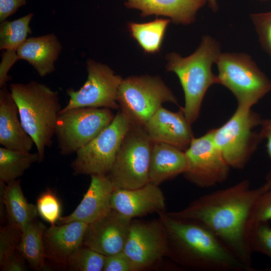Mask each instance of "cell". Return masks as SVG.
Returning <instances> with one entry per match:
<instances>
[{"label":"cell","mask_w":271,"mask_h":271,"mask_svg":"<svg viewBox=\"0 0 271 271\" xmlns=\"http://www.w3.org/2000/svg\"><path fill=\"white\" fill-rule=\"evenodd\" d=\"M270 189L271 186L267 182L251 188L249 181L243 180L201 196L180 211L166 213L205 226L241 261L253 268L249 241L250 220L258 199Z\"/></svg>","instance_id":"obj_1"},{"label":"cell","mask_w":271,"mask_h":271,"mask_svg":"<svg viewBox=\"0 0 271 271\" xmlns=\"http://www.w3.org/2000/svg\"><path fill=\"white\" fill-rule=\"evenodd\" d=\"M167 234L169 255L181 266L199 271H254L241 261L201 223L159 213Z\"/></svg>","instance_id":"obj_2"},{"label":"cell","mask_w":271,"mask_h":271,"mask_svg":"<svg viewBox=\"0 0 271 271\" xmlns=\"http://www.w3.org/2000/svg\"><path fill=\"white\" fill-rule=\"evenodd\" d=\"M221 53L219 43L210 36L204 35L196 50L188 56L183 57L176 52L166 55V70L177 75L182 87L185 97L182 109L190 124L199 115L207 90L211 85L219 84L212 66Z\"/></svg>","instance_id":"obj_3"},{"label":"cell","mask_w":271,"mask_h":271,"mask_svg":"<svg viewBox=\"0 0 271 271\" xmlns=\"http://www.w3.org/2000/svg\"><path fill=\"white\" fill-rule=\"evenodd\" d=\"M10 90L17 105L21 123L32 139L39 157L44 158L55 134L61 107L59 94L36 81L10 85Z\"/></svg>","instance_id":"obj_4"},{"label":"cell","mask_w":271,"mask_h":271,"mask_svg":"<svg viewBox=\"0 0 271 271\" xmlns=\"http://www.w3.org/2000/svg\"><path fill=\"white\" fill-rule=\"evenodd\" d=\"M217 64L219 84L235 97L238 106L251 108L271 90V81L244 53H221Z\"/></svg>","instance_id":"obj_5"},{"label":"cell","mask_w":271,"mask_h":271,"mask_svg":"<svg viewBox=\"0 0 271 271\" xmlns=\"http://www.w3.org/2000/svg\"><path fill=\"white\" fill-rule=\"evenodd\" d=\"M120 110L130 125H144L166 102L178 104L172 90L159 76L142 75L123 79L117 97Z\"/></svg>","instance_id":"obj_6"},{"label":"cell","mask_w":271,"mask_h":271,"mask_svg":"<svg viewBox=\"0 0 271 271\" xmlns=\"http://www.w3.org/2000/svg\"><path fill=\"white\" fill-rule=\"evenodd\" d=\"M153 144L144 125H130L107 174L115 189H135L149 182Z\"/></svg>","instance_id":"obj_7"},{"label":"cell","mask_w":271,"mask_h":271,"mask_svg":"<svg viewBox=\"0 0 271 271\" xmlns=\"http://www.w3.org/2000/svg\"><path fill=\"white\" fill-rule=\"evenodd\" d=\"M261 121L251 108L237 106L225 124L213 129L214 141L230 168L242 169L248 162L263 140L254 130Z\"/></svg>","instance_id":"obj_8"},{"label":"cell","mask_w":271,"mask_h":271,"mask_svg":"<svg viewBox=\"0 0 271 271\" xmlns=\"http://www.w3.org/2000/svg\"><path fill=\"white\" fill-rule=\"evenodd\" d=\"M114 116L111 109L91 107L59 113L55 134L60 153L64 156L76 153L108 125Z\"/></svg>","instance_id":"obj_9"},{"label":"cell","mask_w":271,"mask_h":271,"mask_svg":"<svg viewBox=\"0 0 271 271\" xmlns=\"http://www.w3.org/2000/svg\"><path fill=\"white\" fill-rule=\"evenodd\" d=\"M130 126L119 110L108 125L76 152L71 165L74 174H108Z\"/></svg>","instance_id":"obj_10"},{"label":"cell","mask_w":271,"mask_h":271,"mask_svg":"<svg viewBox=\"0 0 271 271\" xmlns=\"http://www.w3.org/2000/svg\"><path fill=\"white\" fill-rule=\"evenodd\" d=\"M86 68V81L79 89L67 91L69 99L60 113L78 107L119 108L118 93L123 78L107 65L91 59L87 60Z\"/></svg>","instance_id":"obj_11"},{"label":"cell","mask_w":271,"mask_h":271,"mask_svg":"<svg viewBox=\"0 0 271 271\" xmlns=\"http://www.w3.org/2000/svg\"><path fill=\"white\" fill-rule=\"evenodd\" d=\"M187 168L183 174L189 182L202 188L224 182L230 167L216 144L213 129L198 138H193L185 151Z\"/></svg>","instance_id":"obj_12"},{"label":"cell","mask_w":271,"mask_h":271,"mask_svg":"<svg viewBox=\"0 0 271 271\" xmlns=\"http://www.w3.org/2000/svg\"><path fill=\"white\" fill-rule=\"evenodd\" d=\"M123 252L137 271L155 266L169 255L165 228L159 219L131 221Z\"/></svg>","instance_id":"obj_13"},{"label":"cell","mask_w":271,"mask_h":271,"mask_svg":"<svg viewBox=\"0 0 271 271\" xmlns=\"http://www.w3.org/2000/svg\"><path fill=\"white\" fill-rule=\"evenodd\" d=\"M132 219L111 210L88 224L83 245L106 256L123 251Z\"/></svg>","instance_id":"obj_14"},{"label":"cell","mask_w":271,"mask_h":271,"mask_svg":"<svg viewBox=\"0 0 271 271\" xmlns=\"http://www.w3.org/2000/svg\"><path fill=\"white\" fill-rule=\"evenodd\" d=\"M111 208L132 219L165 212V198L159 186L148 182L135 189H115L111 198Z\"/></svg>","instance_id":"obj_15"},{"label":"cell","mask_w":271,"mask_h":271,"mask_svg":"<svg viewBox=\"0 0 271 271\" xmlns=\"http://www.w3.org/2000/svg\"><path fill=\"white\" fill-rule=\"evenodd\" d=\"M114 189L107 174L91 175L89 186L80 203L71 214L61 217L56 224L75 221L90 224L103 217L111 210V198Z\"/></svg>","instance_id":"obj_16"},{"label":"cell","mask_w":271,"mask_h":271,"mask_svg":"<svg viewBox=\"0 0 271 271\" xmlns=\"http://www.w3.org/2000/svg\"><path fill=\"white\" fill-rule=\"evenodd\" d=\"M191 125L182 107L173 112L161 106L144 126L154 142L169 144L185 152L194 138Z\"/></svg>","instance_id":"obj_17"},{"label":"cell","mask_w":271,"mask_h":271,"mask_svg":"<svg viewBox=\"0 0 271 271\" xmlns=\"http://www.w3.org/2000/svg\"><path fill=\"white\" fill-rule=\"evenodd\" d=\"M88 225L75 221L46 228L43 238L47 259L58 267L67 268L70 258L83 246Z\"/></svg>","instance_id":"obj_18"},{"label":"cell","mask_w":271,"mask_h":271,"mask_svg":"<svg viewBox=\"0 0 271 271\" xmlns=\"http://www.w3.org/2000/svg\"><path fill=\"white\" fill-rule=\"evenodd\" d=\"M0 144L2 147L29 152L34 143L24 128L17 105L6 86L0 90Z\"/></svg>","instance_id":"obj_19"},{"label":"cell","mask_w":271,"mask_h":271,"mask_svg":"<svg viewBox=\"0 0 271 271\" xmlns=\"http://www.w3.org/2000/svg\"><path fill=\"white\" fill-rule=\"evenodd\" d=\"M124 1L127 8L140 10L143 17L162 16L175 24L184 25L193 23L197 12L207 2V0Z\"/></svg>","instance_id":"obj_20"},{"label":"cell","mask_w":271,"mask_h":271,"mask_svg":"<svg viewBox=\"0 0 271 271\" xmlns=\"http://www.w3.org/2000/svg\"><path fill=\"white\" fill-rule=\"evenodd\" d=\"M61 50V45L53 34L30 37L18 49L16 60L28 61L41 77H44L55 70L54 63Z\"/></svg>","instance_id":"obj_21"},{"label":"cell","mask_w":271,"mask_h":271,"mask_svg":"<svg viewBox=\"0 0 271 271\" xmlns=\"http://www.w3.org/2000/svg\"><path fill=\"white\" fill-rule=\"evenodd\" d=\"M33 14L12 21H4L0 25V50L4 52L0 64V87L6 86L10 76L8 73L16 62V52L31 33L30 22Z\"/></svg>","instance_id":"obj_22"},{"label":"cell","mask_w":271,"mask_h":271,"mask_svg":"<svg viewBox=\"0 0 271 271\" xmlns=\"http://www.w3.org/2000/svg\"><path fill=\"white\" fill-rule=\"evenodd\" d=\"M186 168L184 151L169 144L154 142L150 163V183L159 186L183 174Z\"/></svg>","instance_id":"obj_23"},{"label":"cell","mask_w":271,"mask_h":271,"mask_svg":"<svg viewBox=\"0 0 271 271\" xmlns=\"http://www.w3.org/2000/svg\"><path fill=\"white\" fill-rule=\"evenodd\" d=\"M2 201L8 215L10 223L17 225L22 231L38 216L36 206L28 202L21 186V180L7 184L1 182Z\"/></svg>","instance_id":"obj_24"},{"label":"cell","mask_w":271,"mask_h":271,"mask_svg":"<svg viewBox=\"0 0 271 271\" xmlns=\"http://www.w3.org/2000/svg\"><path fill=\"white\" fill-rule=\"evenodd\" d=\"M46 226L36 219L27 225L22 231L17 249L35 270L42 269L47 259L44 243Z\"/></svg>","instance_id":"obj_25"},{"label":"cell","mask_w":271,"mask_h":271,"mask_svg":"<svg viewBox=\"0 0 271 271\" xmlns=\"http://www.w3.org/2000/svg\"><path fill=\"white\" fill-rule=\"evenodd\" d=\"M170 19L156 18L144 23L129 22L127 28L131 36L147 53L155 54L161 49Z\"/></svg>","instance_id":"obj_26"},{"label":"cell","mask_w":271,"mask_h":271,"mask_svg":"<svg viewBox=\"0 0 271 271\" xmlns=\"http://www.w3.org/2000/svg\"><path fill=\"white\" fill-rule=\"evenodd\" d=\"M36 162L37 153H32L0 148V182L5 184L18 179Z\"/></svg>","instance_id":"obj_27"},{"label":"cell","mask_w":271,"mask_h":271,"mask_svg":"<svg viewBox=\"0 0 271 271\" xmlns=\"http://www.w3.org/2000/svg\"><path fill=\"white\" fill-rule=\"evenodd\" d=\"M106 257L83 245L70 258L67 268L75 271H103Z\"/></svg>","instance_id":"obj_28"},{"label":"cell","mask_w":271,"mask_h":271,"mask_svg":"<svg viewBox=\"0 0 271 271\" xmlns=\"http://www.w3.org/2000/svg\"><path fill=\"white\" fill-rule=\"evenodd\" d=\"M36 206L38 215L51 226L55 225L61 217V203L56 194L50 189L39 195Z\"/></svg>","instance_id":"obj_29"},{"label":"cell","mask_w":271,"mask_h":271,"mask_svg":"<svg viewBox=\"0 0 271 271\" xmlns=\"http://www.w3.org/2000/svg\"><path fill=\"white\" fill-rule=\"evenodd\" d=\"M249 241L252 252L264 254L271 259V227L268 222H261L251 229Z\"/></svg>","instance_id":"obj_30"},{"label":"cell","mask_w":271,"mask_h":271,"mask_svg":"<svg viewBox=\"0 0 271 271\" xmlns=\"http://www.w3.org/2000/svg\"><path fill=\"white\" fill-rule=\"evenodd\" d=\"M250 17L261 47L271 58V11L252 14Z\"/></svg>","instance_id":"obj_31"},{"label":"cell","mask_w":271,"mask_h":271,"mask_svg":"<svg viewBox=\"0 0 271 271\" xmlns=\"http://www.w3.org/2000/svg\"><path fill=\"white\" fill-rule=\"evenodd\" d=\"M22 236L21 230L16 225L10 223L0 231V263L16 249Z\"/></svg>","instance_id":"obj_32"},{"label":"cell","mask_w":271,"mask_h":271,"mask_svg":"<svg viewBox=\"0 0 271 271\" xmlns=\"http://www.w3.org/2000/svg\"><path fill=\"white\" fill-rule=\"evenodd\" d=\"M270 220L271 189L262 194L258 199L250 218V231L251 228L256 224L261 222H268Z\"/></svg>","instance_id":"obj_33"},{"label":"cell","mask_w":271,"mask_h":271,"mask_svg":"<svg viewBox=\"0 0 271 271\" xmlns=\"http://www.w3.org/2000/svg\"><path fill=\"white\" fill-rule=\"evenodd\" d=\"M103 271H137V269L122 251L106 256Z\"/></svg>","instance_id":"obj_34"},{"label":"cell","mask_w":271,"mask_h":271,"mask_svg":"<svg viewBox=\"0 0 271 271\" xmlns=\"http://www.w3.org/2000/svg\"><path fill=\"white\" fill-rule=\"evenodd\" d=\"M25 259L18 249L9 255L1 263L3 271H24L27 270Z\"/></svg>","instance_id":"obj_35"},{"label":"cell","mask_w":271,"mask_h":271,"mask_svg":"<svg viewBox=\"0 0 271 271\" xmlns=\"http://www.w3.org/2000/svg\"><path fill=\"white\" fill-rule=\"evenodd\" d=\"M27 0H0V22H3L18 9L26 4Z\"/></svg>","instance_id":"obj_36"},{"label":"cell","mask_w":271,"mask_h":271,"mask_svg":"<svg viewBox=\"0 0 271 271\" xmlns=\"http://www.w3.org/2000/svg\"><path fill=\"white\" fill-rule=\"evenodd\" d=\"M259 133L263 139L266 140V151L271 159V119H262Z\"/></svg>","instance_id":"obj_37"},{"label":"cell","mask_w":271,"mask_h":271,"mask_svg":"<svg viewBox=\"0 0 271 271\" xmlns=\"http://www.w3.org/2000/svg\"><path fill=\"white\" fill-rule=\"evenodd\" d=\"M209 6L213 11H216L218 10V5L216 0H207Z\"/></svg>","instance_id":"obj_38"},{"label":"cell","mask_w":271,"mask_h":271,"mask_svg":"<svg viewBox=\"0 0 271 271\" xmlns=\"http://www.w3.org/2000/svg\"><path fill=\"white\" fill-rule=\"evenodd\" d=\"M265 179L266 182L268 183L271 186V170L267 173Z\"/></svg>","instance_id":"obj_39"},{"label":"cell","mask_w":271,"mask_h":271,"mask_svg":"<svg viewBox=\"0 0 271 271\" xmlns=\"http://www.w3.org/2000/svg\"><path fill=\"white\" fill-rule=\"evenodd\" d=\"M260 1H268V0H260Z\"/></svg>","instance_id":"obj_40"}]
</instances>
